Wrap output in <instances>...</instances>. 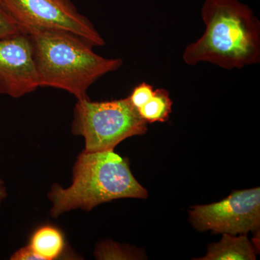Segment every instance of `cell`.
Segmentation results:
<instances>
[{"label": "cell", "mask_w": 260, "mask_h": 260, "mask_svg": "<svg viewBox=\"0 0 260 260\" xmlns=\"http://www.w3.org/2000/svg\"><path fill=\"white\" fill-rule=\"evenodd\" d=\"M10 259L13 260H27L37 259V256L34 254L31 249L28 245L22 247L21 249L15 251L14 254L11 256Z\"/></svg>", "instance_id": "5bb4252c"}, {"label": "cell", "mask_w": 260, "mask_h": 260, "mask_svg": "<svg viewBox=\"0 0 260 260\" xmlns=\"http://www.w3.org/2000/svg\"><path fill=\"white\" fill-rule=\"evenodd\" d=\"M201 13L205 32L184 49L186 64L240 70L259 62L260 23L249 6L238 0H206Z\"/></svg>", "instance_id": "6da1fadb"}, {"label": "cell", "mask_w": 260, "mask_h": 260, "mask_svg": "<svg viewBox=\"0 0 260 260\" xmlns=\"http://www.w3.org/2000/svg\"><path fill=\"white\" fill-rule=\"evenodd\" d=\"M19 26L26 34L32 29L59 30L81 38L93 47L105 44L92 22L71 0H2Z\"/></svg>", "instance_id": "5b68a950"}, {"label": "cell", "mask_w": 260, "mask_h": 260, "mask_svg": "<svg viewBox=\"0 0 260 260\" xmlns=\"http://www.w3.org/2000/svg\"><path fill=\"white\" fill-rule=\"evenodd\" d=\"M173 102L168 90L164 88L154 90L153 96L145 105L138 109L140 116L147 123L165 122L172 112Z\"/></svg>", "instance_id": "30bf717a"}, {"label": "cell", "mask_w": 260, "mask_h": 260, "mask_svg": "<svg viewBox=\"0 0 260 260\" xmlns=\"http://www.w3.org/2000/svg\"><path fill=\"white\" fill-rule=\"evenodd\" d=\"M7 196H8V191L5 186V181L0 177V205L3 203V200L6 199Z\"/></svg>", "instance_id": "9a60e30c"}, {"label": "cell", "mask_w": 260, "mask_h": 260, "mask_svg": "<svg viewBox=\"0 0 260 260\" xmlns=\"http://www.w3.org/2000/svg\"><path fill=\"white\" fill-rule=\"evenodd\" d=\"M256 254L254 248L248 239L246 234L235 237L232 234H223L221 240L210 244L208 253L198 260H254Z\"/></svg>", "instance_id": "ba28073f"}, {"label": "cell", "mask_w": 260, "mask_h": 260, "mask_svg": "<svg viewBox=\"0 0 260 260\" xmlns=\"http://www.w3.org/2000/svg\"><path fill=\"white\" fill-rule=\"evenodd\" d=\"M72 133L85 139L87 153L114 150L121 142L148 131V123L129 98L93 102L78 100L74 109Z\"/></svg>", "instance_id": "277c9868"}, {"label": "cell", "mask_w": 260, "mask_h": 260, "mask_svg": "<svg viewBox=\"0 0 260 260\" xmlns=\"http://www.w3.org/2000/svg\"><path fill=\"white\" fill-rule=\"evenodd\" d=\"M25 34L0 0V39Z\"/></svg>", "instance_id": "7c38bea8"}, {"label": "cell", "mask_w": 260, "mask_h": 260, "mask_svg": "<svg viewBox=\"0 0 260 260\" xmlns=\"http://www.w3.org/2000/svg\"><path fill=\"white\" fill-rule=\"evenodd\" d=\"M39 88L27 34L0 39V95L18 99Z\"/></svg>", "instance_id": "52a82bcc"}, {"label": "cell", "mask_w": 260, "mask_h": 260, "mask_svg": "<svg viewBox=\"0 0 260 260\" xmlns=\"http://www.w3.org/2000/svg\"><path fill=\"white\" fill-rule=\"evenodd\" d=\"M73 171L71 186L64 189L54 184L48 194L54 218L77 208L89 212L102 203L121 198H148V191L130 170L128 159L114 150L93 153L83 150Z\"/></svg>", "instance_id": "3957f363"}, {"label": "cell", "mask_w": 260, "mask_h": 260, "mask_svg": "<svg viewBox=\"0 0 260 260\" xmlns=\"http://www.w3.org/2000/svg\"><path fill=\"white\" fill-rule=\"evenodd\" d=\"M97 256L101 259H141L144 257L141 251L131 250L130 248L114 242H105L99 246Z\"/></svg>", "instance_id": "8fae6325"}, {"label": "cell", "mask_w": 260, "mask_h": 260, "mask_svg": "<svg viewBox=\"0 0 260 260\" xmlns=\"http://www.w3.org/2000/svg\"><path fill=\"white\" fill-rule=\"evenodd\" d=\"M193 226L200 231L232 235L256 232L260 226V188L234 191L228 198L189 210Z\"/></svg>", "instance_id": "8992f818"}, {"label": "cell", "mask_w": 260, "mask_h": 260, "mask_svg": "<svg viewBox=\"0 0 260 260\" xmlns=\"http://www.w3.org/2000/svg\"><path fill=\"white\" fill-rule=\"evenodd\" d=\"M28 246L38 260H53L63 254L66 243L64 235L59 229L44 225L34 231Z\"/></svg>", "instance_id": "9c48e42d"}, {"label": "cell", "mask_w": 260, "mask_h": 260, "mask_svg": "<svg viewBox=\"0 0 260 260\" xmlns=\"http://www.w3.org/2000/svg\"><path fill=\"white\" fill-rule=\"evenodd\" d=\"M153 88L148 83H142L135 87L129 95V99L136 109L145 105L153 95Z\"/></svg>", "instance_id": "4fadbf2b"}, {"label": "cell", "mask_w": 260, "mask_h": 260, "mask_svg": "<svg viewBox=\"0 0 260 260\" xmlns=\"http://www.w3.org/2000/svg\"><path fill=\"white\" fill-rule=\"evenodd\" d=\"M26 34L31 40L39 88L64 90L77 100L89 99L90 87L123 64L121 59L99 55L93 46L70 32L32 29Z\"/></svg>", "instance_id": "7a4b0ae2"}]
</instances>
